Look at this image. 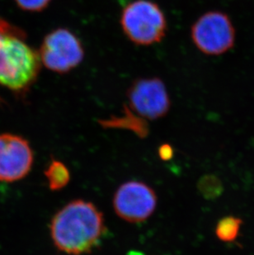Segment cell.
Segmentation results:
<instances>
[{
  "mask_svg": "<svg viewBox=\"0 0 254 255\" xmlns=\"http://www.w3.org/2000/svg\"><path fill=\"white\" fill-rule=\"evenodd\" d=\"M21 8L31 12H39L43 10L51 0H15Z\"/></svg>",
  "mask_w": 254,
  "mask_h": 255,
  "instance_id": "obj_12",
  "label": "cell"
},
{
  "mask_svg": "<svg viewBox=\"0 0 254 255\" xmlns=\"http://www.w3.org/2000/svg\"><path fill=\"white\" fill-rule=\"evenodd\" d=\"M23 32L0 19V84L13 91H22L35 81L41 58L27 46Z\"/></svg>",
  "mask_w": 254,
  "mask_h": 255,
  "instance_id": "obj_2",
  "label": "cell"
},
{
  "mask_svg": "<svg viewBox=\"0 0 254 255\" xmlns=\"http://www.w3.org/2000/svg\"><path fill=\"white\" fill-rule=\"evenodd\" d=\"M192 38L203 53L219 56L234 46L235 28L228 16L223 12H206L193 25Z\"/></svg>",
  "mask_w": 254,
  "mask_h": 255,
  "instance_id": "obj_4",
  "label": "cell"
},
{
  "mask_svg": "<svg viewBox=\"0 0 254 255\" xmlns=\"http://www.w3.org/2000/svg\"><path fill=\"white\" fill-rule=\"evenodd\" d=\"M49 188L51 191L61 190L70 183V173L63 162L53 159L45 170Z\"/></svg>",
  "mask_w": 254,
  "mask_h": 255,
  "instance_id": "obj_9",
  "label": "cell"
},
{
  "mask_svg": "<svg viewBox=\"0 0 254 255\" xmlns=\"http://www.w3.org/2000/svg\"><path fill=\"white\" fill-rule=\"evenodd\" d=\"M158 155L163 161H168L173 157V149L169 144H163L158 148Z\"/></svg>",
  "mask_w": 254,
  "mask_h": 255,
  "instance_id": "obj_13",
  "label": "cell"
},
{
  "mask_svg": "<svg viewBox=\"0 0 254 255\" xmlns=\"http://www.w3.org/2000/svg\"><path fill=\"white\" fill-rule=\"evenodd\" d=\"M127 99V111L140 120H157L170 109L165 85L157 78L137 80L128 90Z\"/></svg>",
  "mask_w": 254,
  "mask_h": 255,
  "instance_id": "obj_5",
  "label": "cell"
},
{
  "mask_svg": "<svg viewBox=\"0 0 254 255\" xmlns=\"http://www.w3.org/2000/svg\"><path fill=\"white\" fill-rule=\"evenodd\" d=\"M81 42L75 34L67 29L51 31L44 39L40 58L49 70L66 73L75 69L84 59Z\"/></svg>",
  "mask_w": 254,
  "mask_h": 255,
  "instance_id": "obj_6",
  "label": "cell"
},
{
  "mask_svg": "<svg viewBox=\"0 0 254 255\" xmlns=\"http://www.w3.org/2000/svg\"><path fill=\"white\" fill-rule=\"evenodd\" d=\"M121 23L127 37L142 46L159 42L165 36L167 28L163 11L149 0H136L127 5Z\"/></svg>",
  "mask_w": 254,
  "mask_h": 255,
  "instance_id": "obj_3",
  "label": "cell"
},
{
  "mask_svg": "<svg viewBox=\"0 0 254 255\" xmlns=\"http://www.w3.org/2000/svg\"><path fill=\"white\" fill-rule=\"evenodd\" d=\"M199 190L206 198H215L220 194L221 183L217 178L213 176H206L200 180Z\"/></svg>",
  "mask_w": 254,
  "mask_h": 255,
  "instance_id": "obj_11",
  "label": "cell"
},
{
  "mask_svg": "<svg viewBox=\"0 0 254 255\" xmlns=\"http://www.w3.org/2000/svg\"><path fill=\"white\" fill-rule=\"evenodd\" d=\"M34 154L25 138L12 134H0V182L22 180L31 171Z\"/></svg>",
  "mask_w": 254,
  "mask_h": 255,
  "instance_id": "obj_8",
  "label": "cell"
},
{
  "mask_svg": "<svg viewBox=\"0 0 254 255\" xmlns=\"http://www.w3.org/2000/svg\"><path fill=\"white\" fill-rule=\"evenodd\" d=\"M51 236L59 251L72 255L90 253L106 232L103 213L92 202L74 200L55 213Z\"/></svg>",
  "mask_w": 254,
  "mask_h": 255,
  "instance_id": "obj_1",
  "label": "cell"
},
{
  "mask_svg": "<svg viewBox=\"0 0 254 255\" xmlns=\"http://www.w3.org/2000/svg\"><path fill=\"white\" fill-rule=\"evenodd\" d=\"M158 198L146 183L129 181L118 188L113 198V207L122 219L130 223H139L151 217Z\"/></svg>",
  "mask_w": 254,
  "mask_h": 255,
  "instance_id": "obj_7",
  "label": "cell"
},
{
  "mask_svg": "<svg viewBox=\"0 0 254 255\" xmlns=\"http://www.w3.org/2000/svg\"><path fill=\"white\" fill-rule=\"evenodd\" d=\"M241 224L242 222L239 218L233 217H225L216 226V236L224 242L235 241L240 233Z\"/></svg>",
  "mask_w": 254,
  "mask_h": 255,
  "instance_id": "obj_10",
  "label": "cell"
}]
</instances>
